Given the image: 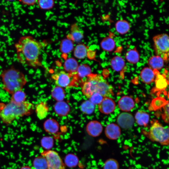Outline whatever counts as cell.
Masks as SVG:
<instances>
[{
	"label": "cell",
	"mask_w": 169,
	"mask_h": 169,
	"mask_svg": "<svg viewBox=\"0 0 169 169\" xmlns=\"http://www.w3.org/2000/svg\"><path fill=\"white\" fill-rule=\"evenodd\" d=\"M46 45L30 36L21 37L15 44L18 61L21 64L35 68L42 66L41 51Z\"/></svg>",
	"instance_id": "6da1fadb"
},
{
	"label": "cell",
	"mask_w": 169,
	"mask_h": 169,
	"mask_svg": "<svg viewBox=\"0 0 169 169\" xmlns=\"http://www.w3.org/2000/svg\"><path fill=\"white\" fill-rule=\"evenodd\" d=\"M83 94L89 98L95 93L103 97H109L113 95L112 87L100 75L91 74L86 77L82 86Z\"/></svg>",
	"instance_id": "7a4b0ae2"
},
{
	"label": "cell",
	"mask_w": 169,
	"mask_h": 169,
	"mask_svg": "<svg viewBox=\"0 0 169 169\" xmlns=\"http://www.w3.org/2000/svg\"><path fill=\"white\" fill-rule=\"evenodd\" d=\"M34 109V105L28 101L18 103L10 101L0 111V118L4 123L10 124L18 117L31 115Z\"/></svg>",
	"instance_id": "3957f363"
},
{
	"label": "cell",
	"mask_w": 169,
	"mask_h": 169,
	"mask_svg": "<svg viewBox=\"0 0 169 169\" xmlns=\"http://www.w3.org/2000/svg\"><path fill=\"white\" fill-rule=\"evenodd\" d=\"M0 76L3 89L11 95L22 90L27 82L23 74L13 67L3 70Z\"/></svg>",
	"instance_id": "277c9868"
},
{
	"label": "cell",
	"mask_w": 169,
	"mask_h": 169,
	"mask_svg": "<svg viewBox=\"0 0 169 169\" xmlns=\"http://www.w3.org/2000/svg\"><path fill=\"white\" fill-rule=\"evenodd\" d=\"M148 138L152 141L162 145H169V126H163L157 121L153 122L148 133Z\"/></svg>",
	"instance_id": "5b68a950"
},
{
	"label": "cell",
	"mask_w": 169,
	"mask_h": 169,
	"mask_svg": "<svg viewBox=\"0 0 169 169\" xmlns=\"http://www.w3.org/2000/svg\"><path fill=\"white\" fill-rule=\"evenodd\" d=\"M156 55L163 57L169 53V36L166 33L156 35L153 38Z\"/></svg>",
	"instance_id": "8992f818"
},
{
	"label": "cell",
	"mask_w": 169,
	"mask_h": 169,
	"mask_svg": "<svg viewBox=\"0 0 169 169\" xmlns=\"http://www.w3.org/2000/svg\"><path fill=\"white\" fill-rule=\"evenodd\" d=\"M41 154L47 161V169H65L64 164L56 151L49 150L43 151Z\"/></svg>",
	"instance_id": "52a82bcc"
},
{
	"label": "cell",
	"mask_w": 169,
	"mask_h": 169,
	"mask_svg": "<svg viewBox=\"0 0 169 169\" xmlns=\"http://www.w3.org/2000/svg\"><path fill=\"white\" fill-rule=\"evenodd\" d=\"M75 74L61 70L53 74L52 78L57 86L66 88L71 85Z\"/></svg>",
	"instance_id": "ba28073f"
},
{
	"label": "cell",
	"mask_w": 169,
	"mask_h": 169,
	"mask_svg": "<svg viewBox=\"0 0 169 169\" xmlns=\"http://www.w3.org/2000/svg\"><path fill=\"white\" fill-rule=\"evenodd\" d=\"M117 121L118 125L121 128L127 129L133 126L134 123V119L131 114L123 112L118 116Z\"/></svg>",
	"instance_id": "9c48e42d"
},
{
	"label": "cell",
	"mask_w": 169,
	"mask_h": 169,
	"mask_svg": "<svg viewBox=\"0 0 169 169\" xmlns=\"http://www.w3.org/2000/svg\"><path fill=\"white\" fill-rule=\"evenodd\" d=\"M115 104L111 98L105 97L99 104V109L100 112L105 114L112 112L115 109Z\"/></svg>",
	"instance_id": "30bf717a"
},
{
	"label": "cell",
	"mask_w": 169,
	"mask_h": 169,
	"mask_svg": "<svg viewBox=\"0 0 169 169\" xmlns=\"http://www.w3.org/2000/svg\"><path fill=\"white\" fill-rule=\"evenodd\" d=\"M86 130L88 134L93 137L100 136L103 130V127L101 123L96 120L90 121L87 124Z\"/></svg>",
	"instance_id": "8fae6325"
},
{
	"label": "cell",
	"mask_w": 169,
	"mask_h": 169,
	"mask_svg": "<svg viewBox=\"0 0 169 169\" xmlns=\"http://www.w3.org/2000/svg\"><path fill=\"white\" fill-rule=\"evenodd\" d=\"M105 134L106 137L111 140L117 139L121 134V130L119 126L115 123H110L105 127Z\"/></svg>",
	"instance_id": "7c38bea8"
},
{
	"label": "cell",
	"mask_w": 169,
	"mask_h": 169,
	"mask_svg": "<svg viewBox=\"0 0 169 169\" xmlns=\"http://www.w3.org/2000/svg\"><path fill=\"white\" fill-rule=\"evenodd\" d=\"M84 37L83 33L79 30L76 23L72 24L70 26V33L66 36V38L78 44Z\"/></svg>",
	"instance_id": "4fadbf2b"
},
{
	"label": "cell",
	"mask_w": 169,
	"mask_h": 169,
	"mask_svg": "<svg viewBox=\"0 0 169 169\" xmlns=\"http://www.w3.org/2000/svg\"><path fill=\"white\" fill-rule=\"evenodd\" d=\"M118 104L120 109L125 111L131 110L135 106L133 100L130 97L127 96L122 97L119 100Z\"/></svg>",
	"instance_id": "5bb4252c"
},
{
	"label": "cell",
	"mask_w": 169,
	"mask_h": 169,
	"mask_svg": "<svg viewBox=\"0 0 169 169\" xmlns=\"http://www.w3.org/2000/svg\"><path fill=\"white\" fill-rule=\"evenodd\" d=\"M154 70L150 67H145L141 71L140 77L143 82L149 84L153 82L155 80V73Z\"/></svg>",
	"instance_id": "9a60e30c"
},
{
	"label": "cell",
	"mask_w": 169,
	"mask_h": 169,
	"mask_svg": "<svg viewBox=\"0 0 169 169\" xmlns=\"http://www.w3.org/2000/svg\"><path fill=\"white\" fill-rule=\"evenodd\" d=\"M79 65L77 60L74 58H69L65 60L64 68L65 72L73 74H76Z\"/></svg>",
	"instance_id": "2e32d148"
},
{
	"label": "cell",
	"mask_w": 169,
	"mask_h": 169,
	"mask_svg": "<svg viewBox=\"0 0 169 169\" xmlns=\"http://www.w3.org/2000/svg\"><path fill=\"white\" fill-rule=\"evenodd\" d=\"M38 118L40 120L45 119L49 112V107L47 102L42 101L37 104L35 107Z\"/></svg>",
	"instance_id": "e0dca14e"
},
{
	"label": "cell",
	"mask_w": 169,
	"mask_h": 169,
	"mask_svg": "<svg viewBox=\"0 0 169 169\" xmlns=\"http://www.w3.org/2000/svg\"><path fill=\"white\" fill-rule=\"evenodd\" d=\"M148 64L150 68L154 70H160L163 67L164 61L163 58L158 55L151 57L148 60Z\"/></svg>",
	"instance_id": "ac0fdd59"
},
{
	"label": "cell",
	"mask_w": 169,
	"mask_h": 169,
	"mask_svg": "<svg viewBox=\"0 0 169 169\" xmlns=\"http://www.w3.org/2000/svg\"><path fill=\"white\" fill-rule=\"evenodd\" d=\"M88 47L82 43H78L74 48L73 54L74 57L79 59H83L87 57Z\"/></svg>",
	"instance_id": "d6986e66"
},
{
	"label": "cell",
	"mask_w": 169,
	"mask_h": 169,
	"mask_svg": "<svg viewBox=\"0 0 169 169\" xmlns=\"http://www.w3.org/2000/svg\"><path fill=\"white\" fill-rule=\"evenodd\" d=\"M56 113L58 115L62 116L67 115L70 110L69 105L64 101H58L54 106Z\"/></svg>",
	"instance_id": "ffe728a7"
},
{
	"label": "cell",
	"mask_w": 169,
	"mask_h": 169,
	"mask_svg": "<svg viewBox=\"0 0 169 169\" xmlns=\"http://www.w3.org/2000/svg\"><path fill=\"white\" fill-rule=\"evenodd\" d=\"M44 127L45 130L50 134L56 133L59 129V125L57 121L53 119H49L44 123Z\"/></svg>",
	"instance_id": "44dd1931"
},
{
	"label": "cell",
	"mask_w": 169,
	"mask_h": 169,
	"mask_svg": "<svg viewBox=\"0 0 169 169\" xmlns=\"http://www.w3.org/2000/svg\"><path fill=\"white\" fill-rule=\"evenodd\" d=\"M74 42L67 38L63 39L60 44L59 49L62 54L67 55L74 50Z\"/></svg>",
	"instance_id": "7402d4cb"
},
{
	"label": "cell",
	"mask_w": 169,
	"mask_h": 169,
	"mask_svg": "<svg viewBox=\"0 0 169 169\" xmlns=\"http://www.w3.org/2000/svg\"><path fill=\"white\" fill-rule=\"evenodd\" d=\"M110 66L114 70L118 72L122 70L125 65V61L121 57L115 56L110 61Z\"/></svg>",
	"instance_id": "603a6c76"
},
{
	"label": "cell",
	"mask_w": 169,
	"mask_h": 169,
	"mask_svg": "<svg viewBox=\"0 0 169 169\" xmlns=\"http://www.w3.org/2000/svg\"><path fill=\"white\" fill-rule=\"evenodd\" d=\"M130 23L125 20L118 21L115 24V28L117 32L120 34L123 35L127 33L130 30Z\"/></svg>",
	"instance_id": "cb8c5ba5"
},
{
	"label": "cell",
	"mask_w": 169,
	"mask_h": 169,
	"mask_svg": "<svg viewBox=\"0 0 169 169\" xmlns=\"http://www.w3.org/2000/svg\"><path fill=\"white\" fill-rule=\"evenodd\" d=\"M100 45L104 50L107 52H111L114 49L115 43L112 38L110 37H107L102 40L100 43Z\"/></svg>",
	"instance_id": "d4e9b609"
},
{
	"label": "cell",
	"mask_w": 169,
	"mask_h": 169,
	"mask_svg": "<svg viewBox=\"0 0 169 169\" xmlns=\"http://www.w3.org/2000/svg\"><path fill=\"white\" fill-rule=\"evenodd\" d=\"M135 119L137 124L140 126H146L149 120V115L147 113L142 111L137 112L135 115Z\"/></svg>",
	"instance_id": "484cf974"
},
{
	"label": "cell",
	"mask_w": 169,
	"mask_h": 169,
	"mask_svg": "<svg viewBox=\"0 0 169 169\" xmlns=\"http://www.w3.org/2000/svg\"><path fill=\"white\" fill-rule=\"evenodd\" d=\"M125 58L127 61L132 64L137 63L140 59V55L136 49L128 50L125 54Z\"/></svg>",
	"instance_id": "4316f807"
},
{
	"label": "cell",
	"mask_w": 169,
	"mask_h": 169,
	"mask_svg": "<svg viewBox=\"0 0 169 169\" xmlns=\"http://www.w3.org/2000/svg\"><path fill=\"white\" fill-rule=\"evenodd\" d=\"M91 74L90 67L85 64H81L79 65L76 71V75L79 78L86 77Z\"/></svg>",
	"instance_id": "83f0119b"
},
{
	"label": "cell",
	"mask_w": 169,
	"mask_h": 169,
	"mask_svg": "<svg viewBox=\"0 0 169 169\" xmlns=\"http://www.w3.org/2000/svg\"><path fill=\"white\" fill-rule=\"evenodd\" d=\"M52 97L58 101H63L65 97V92L64 89L60 87L56 86L52 90Z\"/></svg>",
	"instance_id": "f1b7e54d"
},
{
	"label": "cell",
	"mask_w": 169,
	"mask_h": 169,
	"mask_svg": "<svg viewBox=\"0 0 169 169\" xmlns=\"http://www.w3.org/2000/svg\"><path fill=\"white\" fill-rule=\"evenodd\" d=\"M33 165L35 169H47V163L45 158L43 156L36 158L33 162Z\"/></svg>",
	"instance_id": "f546056e"
},
{
	"label": "cell",
	"mask_w": 169,
	"mask_h": 169,
	"mask_svg": "<svg viewBox=\"0 0 169 169\" xmlns=\"http://www.w3.org/2000/svg\"><path fill=\"white\" fill-rule=\"evenodd\" d=\"M80 109L84 113L90 115L93 112L95 109V105L90 101L87 100L82 103Z\"/></svg>",
	"instance_id": "4dcf8cb0"
},
{
	"label": "cell",
	"mask_w": 169,
	"mask_h": 169,
	"mask_svg": "<svg viewBox=\"0 0 169 169\" xmlns=\"http://www.w3.org/2000/svg\"><path fill=\"white\" fill-rule=\"evenodd\" d=\"M26 95L22 90L18 91L12 95L11 100L16 103H20L25 101Z\"/></svg>",
	"instance_id": "1f68e13d"
},
{
	"label": "cell",
	"mask_w": 169,
	"mask_h": 169,
	"mask_svg": "<svg viewBox=\"0 0 169 169\" xmlns=\"http://www.w3.org/2000/svg\"><path fill=\"white\" fill-rule=\"evenodd\" d=\"M37 2L39 8L43 10L50 9L54 5V2L53 0H38Z\"/></svg>",
	"instance_id": "d6a6232c"
},
{
	"label": "cell",
	"mask_w": 169,
	"mask_h": 169,
	"mask_svg": "<svg viewBox=\"0 0 169 169\" xmlns=\"http://www.w3.org/2000/svg\"><path fill=\"white\" fill-rule=\"evenodd\" d=\"M103 169H119V165L118 161L113 158H110L105 162Z\"/></svg>",
	"instance_id": "836d02e7"
},
{
	"label": "cell",
	"mask_w": 169,
	"mask_h": 169,
	"mask_svg": "<svg viewBox=\"0 0 169 169\" xmlns=\"http://www.w3.org/2000/svg\"><path fill=\"white\" fill-rule=\"evenodd\" d=\"M66 164L70 167H74L76 166L78 162L77 157L74 155L69 154L67 155L65 159Z\"/></svg>",
	"instance_id": "e575fe53"
},
{
	"label": "cell",
	"mask_w": 169,
	"mask_h": 169,
	"mask_svg": "<svg viewBox=\"0 0 169 169\" xmlns=\"http://www.w3.org/2000/svg\"><path fill=\"white\" fill-rule=\"evenodd\" d=\"M41 144L43 147L46 149L51 148L53 145V140L50 137H43L41 141Z\"/></svg>",
	"instance_id": "d590c367"
},
{
	"label": "cell",
	"mask_w": 169,
	"mask_h": 169,
	"mask_svg": "<svg viewBox=\"0 0 169 169\" xmlns=\"http://www.w3.org/2000/svg\"><path fill=\"white\" fill-rule=\"evenodd\" d=\"M103 97L98 93L93 94L89 98V101L94 105L99 104L102 101Z\"/></svg>",
	"instance_id": "8d00e7d4"
},
{
	"label": "cell",
	"mask_w": 169,
	"mask_h": 169,
	"mask_svg": "<svg viewBox=\"0 0 169 169\" xmlns=\"http://www.w3.org/2000/svg\"><path fill=\"white\" fill-rule=\"evenodd\" d=\"M156 79V87L159 89L165 87L166 85L165 79L163 78H161L160 77Z\"/></svg>",
	"instance_id": "74e56055"
},
{
	"label": "cell",
	"mask_w": 169,
	"mask_h": 169,
	"mask_svg": "<svg viewBox=\"0 0 169 169\" xmlns=\"http://www.w3.org/2000/svg\"><path fill=\"white\" fill-rule=\"evenodd\" d=\"M164 113L163 117L166 122H169V102L164 107Z\"/></svg>",
	"instance_id": "f35d334b"
},
{
	"label": "cell",
	"mask_w": 169,
	"mask_h": 169,
	"mask_svg": "<svg viewBox=\"0 0 169 169\" xmlns=\"http://www.w3.org/2000/svg\"><path fill=\"white\" fill-rule=\"evenodd\" d=\"M19 1L22 4L28 6L33 5L37 2L36 0H19Z\"/></svg>",
	"instance_id": "ab89813d"
},
{
	"label": "cell",
	"mask_w": 169,
	"mask_h": 169,
	"mask_svg": "<svg viewBox=\"0 0 169 169\" xmlns=\"http://www.w3.org/2000/svg\"><path fill=\"white\" fill-rule=\"evenodd\" d=\"M95 52L89 49L87 57L90 59H93L95 57Z\"/></svg>",
	"instance_id": "60d3db41"
},
{
	"label": "cell",
	"mask_w": 169,
	"mask_h": 169,
	"mask_svg": "<svg viewBox=\"0 0 169 169\" xmlns=\"http://www.w3.org/2000/svg\"><path fill=\"white\" fill-rule=\"evenodd\" d=\"M20 169H31V168L28 166H24L22 167Z\"/></svg>",
	"instance_id": "b9f144b4"
}]
</instances>
